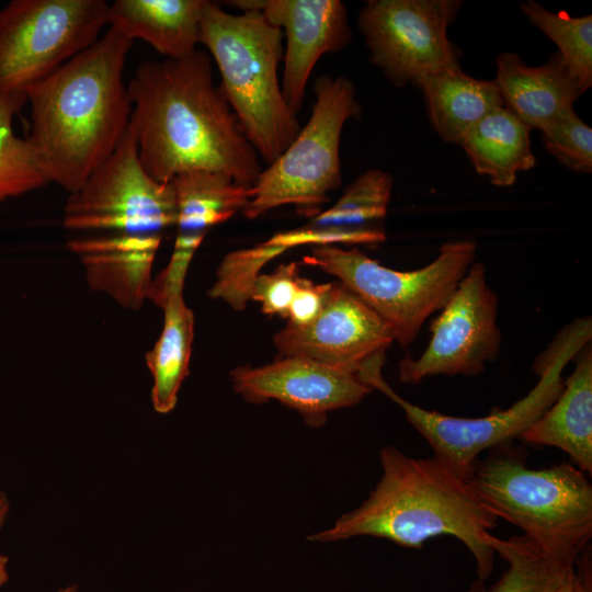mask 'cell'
<instances>
[{
	"instance_id": "cell-22",
	"label": "cell",
	"mask_w": 592,
	"mask_h": 592,
	"mask_svg": "<svg viewBox=\"0 0 592 592\" xmlns=\"http://www.w3.org/2000/svg\"><path fill=\"white\" fill-rule=\"evenodd\" d=\"M531 127L501 105L480 119L459 144L479 174L497 186L514 183L520 171L534 167Z\"/></svg>"
},
{
	"instance_id": "cell-25",
	"label": "cell",
	"mask_w": 592,
	"mask_h": 592,
	"mask_svg": "<svg viewBox=\"0 0 592 592\" xmlns=\"http://www.w3.org/2000/svg\"><path fill=\"white\" fill-rule=\"evenodd\" d=\"M521 10L558 47L587 89L592 86V15L572 18L565 11L553 13L535 1L527 0Z\"/></svg>"
},
{
	"instance_id": "cell-32",
	"label": "cell",
	"mask_w": 592,
	"mask_h": 592,
	"mask_svg": "<svg viewBox=\"0 0 592 592\" xmlns=\"http://www.w3.org/2000/svg\"><path fill=\"white\" fill-rule=\"evenodd\" d=\"M10 512V502L7 494L0 490V530L3 527Z\"/></svg>"
},
{
	"instance_id": "cell-29",
	"label": "cell",
	"mask_w": 592,
	"mask_h": 592,
	"mask_svg": "<svg viewBox=\"0 0 592 592\" xmlns=\"http://www.w3.org/2000/svg\"><path fill=\"white\" fill-rule=\"evenodd\" d=\"M301 280L297 263L282 264L270 274L257 276L250 288L249 300L259 303L263 314L286 319Z\"/></svg>"
},
{
	"instance_id": "cell-26",
	"label": "cell",
	"mask_w": 592,
	"mask_h": 592,
	"mask_svg": "<svg viewBox=\"0 0 592 592\" xmlns=\"http://www.w3.org/2000/svg\"><path fill=\"white\" fill-rule=\"evenodd\" d=\"M12 119L13 115L0 113V201L49 183L26 138L14 135Z\"/></svg>"
},
{
	"instance_id": "cell-10",
	"label": "cell",
	"mask_w": 592,
	"mask_h": 592,
	"mask_svg": "<svg viewBox=\"0 0 592 592\" xmlns=\"http://www.w3.org/2000/svg\"><path fill=\"white\" fill-rule=\"evenodd\" d=\"M104 0H13L0 10V109L16 113L29 88L91 46L107 24Z\"/></svg>"
},
{
	"instance_id": "cell-8",
	"label": "cell",
	"mask_w": 592,
	"mask_h": 592,
	"mask_svg": "<svg viewBox=\"0 0 592 592\" xmlns=\"http://www.w3.org/2000/svg\"><path fill=\"white\" fill-rule=\"evenodd\" d=\"M314 92L306 126L252 185L242 210L247 218L255 219L283 205H294L300 215L314 218L329 202V192L341 186L342 129L348 119L361 116L362 106L353 82L343 76L317 77Z\"/></svg>"
},
{
	"instance_id": "cell-21",
	"label": "cell",
	"mask_w": 592,
	"mask_h": 592,
	"mask_svg": "<svg viewBox=\"0 0 592 592\" xmlns=\"http://www.w3.org/2000/svg\"><path fill=\"white\" fill-rule=\"evenodd\" d=\"M412 84L424 95L433 128L452 144L459 145L480 119L503 105L494 81L475 79L459 66L420 76Z\"/></svg>"
},
{
	"instance_id": "cell-17",
	"label": "cell",
	"mask_w": 592,
	"mask_h": 592,
	"mask_svg": "<svg viewBox=\"0 0 592 592\" xmlns=\"http://www.w3.org/2000/svg\"><path fill=\"white\" fill-rule=\"evenodd\" d=\"M496 64L494 83L503 105L531 129L543 130L572 111L588 90L558 52L538 67L525 65L513 53L500 54Z\"/></svg>"
},
{
	"instance_id": "cell-16",
	"label": "cell",
	"mask_w": 592,
	"mask_h": 592,
	"mask_svg": "<svg viewBox=\"0 0 592 592\" xmlns=\"http://www.w3.org/2000/svg\"><path fill=\"white\" fill-rule=\"evenodd\" d=\"M187 269L169 262L152 280L148 294V299L163 310L162 331L145 357L152 376V407L162 414L174 409L181 385L190 374L194 315L183 298Z\"/></svg>"
},
{
	"instance_id": "cell-15",
	"label": "cell",
	"mask_w": 592,
	"mask_h": 592,
	"mask_svg": "<svg viewBox=\"0 0 592 592\" xmlns=\"http://www.w3.org/2000/svg\"><path fill=\"white\" fill-rule=\"evenodd\" d=\"M230 5L260 11L286 37L281 81L295 113L301 109L312 69L325 54L344 49L352 39L348 11L340 0H235Z\"/></svg>"
},
{
	"instance_id": "cell-11",
	"label": "cell",
	"mask_w": 592,
	"mask_h": 592,
	"mask_svg": "<svg viewBox=\"0 0 592 592\" xmlns=\"http://www.w3.org/2000/svg\"><path fill=\"white\" fill-rule=\"evenodd\" d=\"M462 5L454 0H369L357 16L371 61L398 88L429 72L459 66L447 27Z\"/></svg>"
},
{
	"instance_id": "cell-9",
	"label": "cell",
	"mask_w": 592,
	"mask_h": 592,
	"mask_svg": "<svg viewBox=\"0 0 592 592\" xmlns=\"http://www.w3.org/2000/svg\"><path fill=\"white\" fill-rule=\"evenodd\" d=\"M476 253L474 241L446 242L432 263L400 272L380 265L357 249L315 246L303 262L333 275L355 293L389 326L395 341L406 348L430 315L447 304Z\"/></svg>"
},
{
	"instance_id": "cell-20",
	"label": "cell",
	"mask_w": 592,
	"mask_h": 592,
	"mask_svg": "<svg viewBox=\"0 0 592 592\" xmlns=\"http://www.w3.org/2000/svg\"><path fill=\"white\" fill-rule=\"evenodd\" d=\"M177 205L173 251L193 258L209 229L242 212L251 187L223 172L193 170L171 180Z\"/></svg>"
},
{
	"instance_id": "cell-13",
	"label": "cell",
	"mask_w": 592,
	"mask_h": 592,
	"mask_svg": "<svg viewBox=\"0 0 592 592\" xmlns=\"http://www.w3.org/2000/svg\"><path fill=\"white\" fill-rule=\"evenodd\" d=\"M430 326L431 340L415 360L398 364L399 379L419 384L435 375L477 376L501 350L497 325L498 296L487 283L486 267L474 262Z\"/></svg>"
},
{
	"instance_id": "cell-19",
	"label": "cell",
	"mask_w": 592,
	"mask_h": 592,
	"mask_svg": "<svg viewBox=\"0 0 592 592\" xmlns=\"http://www.w3.org/2000/svg\"><path fill=\"white\" fill-rule=\"evenodd\" d=\"M208 0H116L107 24L127 38L141 39L166 59H183L197 49Z\"/></svg>"
},
{
	"instance_id": "cell-18",
	"label": "cell",
	"mask_w": 592,
	"mask_h": 592,
	"mask_svg": "<svg viewBox=\"0 0 592 592\" xmlns=\"http://www.w3.org/2000/svg\"><path fill=\"white\" fill-rule=\"evenodd\" d=\"M572 374L547 409L520 439L533 446L563 451L584 474L592 473V349L587 344L573 358Z\"/></svg>"
},
{
	"instance_id": "cell-7",
	"label": "cell",
	"mask_w": 592,
	"mask_h": 592,
	"mask_svg": "<svg viewBox=\"0 0 592 592\" xmlns=\"http://www.w3.org/2000/svg\"><path fill=\"white\" fill-rule=\"evenodd\" d=\"M592 338L590 317L573 320L560 330L534 361L537 384L508 409L480 418H460L413 405L387 384L380 389L403 410L408 422L426 440L434 456L466 477L479 455L512 442L535 423L563 388L562 372Z\"/></svg>"
},
{
	"instance_id": "cell-31",
	"label": "cell",
	"mask_w": 592,
	"mask_h": 592,
	"mask_svg": "<svg viewBox=\"0 0 592 592\" xmlns=\"http://www.w3.org/2000/svg\"><path fill=\"white\" fill-rule=\"evenodd\" d=\"M551 592H592L591 558L588 547Z\"/></svg>"
},
{
	"instance_id": "cell-1",
	"label": "cell",
	"mask_w": 592,
	"mask_h": 592,
	"mask_svg": "<svg viewBox=\"0 0 592 592\" xmlns=\"http://www.w3.org/2000/svg\"><path fill=\"white\" fill-rule=\"evenodd\" d=\"M129 129L145 172L169 183L193 170L223 172L252 186L263 170L220 86L212 57L197 48L183 59L146 60L127 84Z\"/></svg>"
},
{
	"instance_id": "cell-4",
	"label": "cell",
	"mask_w": 592,
	"mask_h": 592,
	"mask_svg": "<svg viewBox=\"0 0 592 592\" xmlns=\"http://www.w3.org/2000/svg\"><path fill=\"white\" fill-rule=\"evenodd\" d=\"M380 464L383 475L368 498L332 527L308 539L329 543L374 536L421 548L432 537L453 536L467 547L476 561L478 579L486 581L496 555L488 536L498 517L466 479L434 455L414 458L394 446L380 451Z\"/></svg>"
},
{
	"instance_id": "cell-33",
	"label": "cell",
	"mask_w": 592,
	"mask_h": 592,
	"mask_svg": "<svg viewBox=\"0 0 592 592\" xmlns=\"http://www.w3.org/2000/svg\"><path fill=\"white\" fill-rule=\"evenodd\" d=\"M8 563V557L0 553V590L9 580Z\"/></svg>"
},
{
	"instance_id": "cell-28",
	"label": "cell",
	"mask_w": 592,
	"mask_h": 592,
	"mask_svg": "<svg viewBox=\"0 0 592 592\" xmlns=\"http://www.w3.org/2000/svg\"><path fill=\"white\" fill-rule=\"evenodd\" d=\"M540 132L545 148L561 164L574 172L592 171V129L574 110Z\"/></svg>"
},
{
	"instance_id": "cell-14",
	"label": "cell",
	"mask_w": 592,
	"mask_h": 592,
	"mask_svg": "<svg viewBox=\"0 0 592 592\" xmlns=\"http://www.w3.org/2000/svg\"><path fill=\"white\" fill-rule=\"evenodd\" d=\"M230 378L235 391L248 402L277 400L315 428L325 424L329 411L352 407L373 390L356 375L294 356L259 367L238 366Z\"/></svg>"
},
{
	"instance_id": "cell-30",
	"label": "cell",
	"mask_w": 592,
	"mask_h": 592,
	"mask_svg": "<svg viewBox=\"0 0 592 592\" xmlns=\"http://www.w3.org/2000/svg\"><path fill=\"white\" fill-rule=\"evenodd\" d=\"M329 288L330 283L315 284L303 277L288 309L287 325L303 327L314 321L325 306Z\"/></svg>"
},
{
	"instance_id": "cell-3",
	"label": "cell",
	"mask_w": 592,
	"mask_h": 592,
	"mask_svg": "<svg viewBox=\"0 0 592 592\" xmlns=\"http://www.w3.org/2000/svg\"><path fill=\"white\" fill-rule=\"evenodd\" d=\"M134 41L114 29L29 88L26 140L49 183L78 190L114 151L132 104L123 70Z\"/></svg>"
},
{
	"instance_id": "cell-34",
	"label": "cell",
	"mask_w": 592,
	"mask_h": 592,
	"mask_svg": "<svg viewBox=\"0 0 592 592\" xmlns=\"http://www.w3.org/2000/svg\"><path fill=\"white\" fill-rule=\"evenodd\" d=\"M55 592H81L77 584H70L62 588H59Z\"/></svg>"
},
{
	"instance_id": "cell-12",
	"label": "cell",
	"mask_w": 592,
	"mask_h": 592,
	"mask_svg": "<svg viewBox=\"0 0 592 592\" xmlns=\"http://www.w3.org/2000/svg\"><path fill=\"white\" fill-rule=\"evenodd\" d=\"M394 341L389 326L339 281L330 283L314 321L303 327L286 325L273 338L281 357H304L335 367L378 390L386 384L382 368Z\"/></svg>"
},
{
	"instance_id": "cell-24",
	"label": "cell",
	"mask_w": 592,
	"mask_h": 592,
	"mask_svg": "<svg viewBox=\"0 0 592 592\" xmlns=\"http://www.w3.org/2000/svg\"><path fill=\"white\" fill-rule=\"evenodd\" d=\"M391 187L389 173L371 169L355 179L332 207L322 210L307 225L364 235L380 243L386 236L377 225L387 214Z\"/></svg>"
},
{
	"instance_id": "cell-2",
	"label": "cell",
	"mask_w": 592,
	"mask_h": 592,
	"mask_svg": "<svg viewBox=\"0 0 592 592\" xmlns=\"http://www.w3.org/2000/svg\"><path fill=\"white\" fill-rule=\"evenodd\" d=\"M175 223L173 186L145 172L129 127L112 155L69 193L62 215L67 247L90 288L133 310L148 299L156 253Z\"/></svg>"
},
{
	"instance_id": "cell-23",
	"label": "cell",
	"mask_w": 592,
	"mask_h": 592,
	"mask_svg": "<svg viewBox=\"0 0 592 592\" xmlns=\"http://www.w3.org/2000/svg\"><path fill=\"white\" fill-rule=\"evenodd\" d=\"M488 544L509 567L489 588L477 579L466 592H551L580 556L547 551L526 535L502 539L489 534Z\"/></svg>"
},
{
	"instance_id": "cell-5",
	"label": "cell",
	"mask_w": 592,
	"mask_h": 592,
	"mask_svg": "<svg viewBox=\"0 0 592 592\" xmlns=\"http://www.w3.org/2000/svg\"><path fill=\"white\" fill-rule=\"evenodd\" d=\"M283 37L282 30L260 11L228 13L209 0L200 26V44L218 67L223 93L244 136L267 164L285 151L301 128L278 79Z\"/></svg>"
},
{
	"instance_id": "cell-6",
	"label": "cell",
	"mask_w": 592,
	"mask_h": 592,
	"mask_svg": "<svg viewBox=\"0 0 592 592\" xmlns=\"http://www.w3.org/2000/svg\"><path fill=\"white\" fill-rule=\"evenodd\" d=\"M466 481L480 501L543 549L579 556L592 536V485L572 463L533 469L512 442L489 449Z\"/></svg>"
},
{
	"instance_id": "cell-27",
	"label": "cell",
	"mask_w": 592,
	"mask_h": 592,
	"mask_svg": "<svg viewBox=\"0 0 592 592\" xmlns=\"http://www.w3.org/2000/svg\"><path fill=\"white\" fill-rule=\"evenodd\" d=\"M283 252L282 248L264 241L254 248L227 254L217 269L216 281L208 292L209 296L223 299L234 309L242 310L261 267Z\"/></svg>"
}]
</instances>
